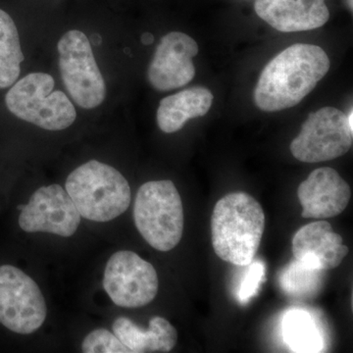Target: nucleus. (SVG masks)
Here are the masks:
<instances>
[{
	"label": "nucleus",
	"mask_w": 353,
	"mask_h": 353,
	"mask_svg": "<svg viewBox=\"0 0 353 353\" xmlns=\"http://www.w3.org/2000/svg\"><path fill=\"white\" fill-rule=\"evenodd\" d=\"M327 53L314 44L296 43L266 65L254 90V102L265 112L297 105L328 73Z\"/></svg>",
	"instance_id": "f257e3e1"
},
{
	"label": "nucleus",
	"mask_w": 353,
	"mask_h": 353,
	"mask_svg": "<svg viewBox=\"0 0 353 353\" xmlns=\"http://www.w3.org/2000/svg\"><path fill=\"white\" fill-rule=\"evenodd\" d=\"M265 229L263 208L245 192L227 194L211 216L213 250L228 263L248 266L255 259Z\"/></svg>",
	"instance_id": "f03ea898"
},
{
	"label": "nucleus",
	"mask_w": 353,
	"mask_h": 353,
	"mask_svg": "<svg viewBox=\"0 0 353 353\" xmlns=\"http://www.w3.org/2000/svg\"><path fill=\"white\" fill-rule=\"evenodd\" d=\"M65 188L81 217L94 222L112 221L126 212L131 204V188L125 176L97 160L72 172Z\"/></svg>",
	"instance_id": "7ed1b4c3"
},
{
	"label": "nucleus",
	"mask_w": 353,
	"mask_h": 353,
	"mask_svg": "<svg viewBox=\"0 0 353 353\" xmlns=\"http://www.w3.org/2000/svg\"><path fill=\"white\" fill-rule=\"evenodd\" d=\"M137 229L146 243L159 252H170L182 240V199L173 182L152 181L137 192L134 205Z\"/></svg>",
	"instance_id": "20e7f679"
},
{
	"label": "nucleus",
	"mask_w": 353,
	"mask_h": 353,
	"mask_svg": "<svg viewBox=\"0 0 353 353\" xmlns=\"http://www.w3.org/2000/svg\"><path fill=\"white\" fill-rule=\"evenodd\" d=\"M54 85L50 74H29L7 92V108L16 117L48 131L67 129L75 122V106L63 92L53 90Z\"/></svg>",
	"instance_id": "39448f33"
},
{
	"label": "nucleus",
	"mask_w": 353,
	"mask_h": 353,
	"mask_svg": "<svg viewBox=\"0 0 353 353\" xmlns=\"http://www.w3.org/2000/svg\"><path fill=\"white\" fill-rule=\"evenodd\" d=\"M62 81L79 106L92 109L105 99L106 85L90 41L83 32H65L57 44Z\"/></svg>",
	"instance_id": "423d86ee"
},
{
	"label": "nucleus",
	"mask_w": 353,
	"mask_h": 353,
	"mask_svg": "<svg viewBox=\"0 0 353 353\" xmlns=\"http://www.w3.org/2000/svg\"><path fill=\"white\" fill-rule=\"evenodd\" d=\"M353 128L347 115L334 108H323L309 114L299 136L290 143V152L305 163L329 161L350 152Z\"/></svg>",
	"instance_id": "0eeeda50"
},
{
	"label": "nucleus",
	"mask_w": 353,
	"mask_h": 353,
	"mask_svg": "<svg viewBox=\"0 0 353 353\" xmlns=\"http://www.w3.org/2000/svg\"><path fill=\"white\" fill-rule=\"evenodd\" d=\"M46 315L38 284L17 267L0 266V324L14 333L30 334L43 326Z\"/></svg>",
	"instance_id": "6e6552de"
},
{
	"label": "nucleus",
	"mask_w": 353,
	"mask_h": 353,
	"mask_svg": "<svg viewBox=\"0 0 353 353\" xmlns=\"http://www.w3.org/2000/svg\"><path fill=\"white\" fill-rule=\"evenodd\" d=\"M102 284L112 303L123 308L148 305L157 296L159 287L153 265L130 250L111 255Z\"/></svg>",
	"instance_id": "1a4fd4ad"
},
{
	"label": "nucleus",
	"mask_w": 353,
	"mask_h": 353,
	"mask_svg": "<svg viewBox=\"0 0 353 353\" xmlns=\"http://www.w3.org/2000/svg\"><path fill=\"white\" fill-rule=\"evenodd\" d=\"M81 224V215L66 190L57 183L39 188L19 216V226L27 233L44 232L69 238Z\"/></svg>",
	"instance_id": "9d476101"
},
{
	"label": "nucleus",
	"mask_w": 353,
	"mask_h": 353,
	"mask_svg": "<svg viewBox=\"0 0 353 353\" xmlns=\"http://www.w3.org/2000/svg\"><path fill=\"white\" fill-rule=\"evenodd\" d=\"M197 53L196 41L187 34L173 32L165 34L148 67L150 85L159 92L185 87L196 76L192 58Z\"/></svg>",
	"instance_id": "9b49d317"
},
{
	"label": "nucleus",
	"mask_w": 353,
	"mask_h": 353,
	"mask_svg": "<svg viewBox=\"0 0 353 353\" xmlns=\"http://www.w3.org/2000/svg\"><path fill=\"white\" fill-rule=\"evenodd\" d=\"M297 196L303 206L301 216L326 219L341 214L350 203V185L334 169L322 167L313 171L299 185Z\"/></svg>",
	"instance_id": "f8f14e48"
},
{
	"label": "nucleus",
	"mask_w": 353,
	"mask_h": 353,
	"mask_svg": "<svg viewBox=\"0 0 353 353\" xmlns=\"http://www.w3.org/2000/svg\"><path fill=\"white\" fill-rule=\"evenodd\" d=\"M294 259L314 270L327 271L340 266L348 254L343 238L330 223L317 221L299 229L292 239Z\"/></svg>",
	"instance_id": "ddd939ff"
},
{
	"label": "nucleus",
	"mask_w": 353,
	"mask_h": 353,
	"mask_svg": "<svg viewBox=\"0 0 353 353\" xmlns=\"http://www.w3.org/2000/svg\"><path fill=\"white\" fill-rule=\"evenodd\" d=\"M255 12L282 32L311 31L329 21L325 0H255Z\"/></svg>",
	"instance_id": "4468645a"
},
{
	"label": "nucleus",
	"mask_w": 353,
	"mask_h": 353,
	"mask_svg": "<svg viewBox=\"0 0 353 353\" xmlns=\"http://www.w3.org/2000/svg\"><path fill=\"white\" fill-rule=\"evenodd\" d=\"M112 331L132 353L169 352L175 347L178 333L168 320L154 316L148 329H141L126 317H118Z\"/></svg>",
	"instance_id": "2eb2a0df"
},
{
	"label": "nucleus",
	"mask_w": 353,
	"mask_h": 353,
	"mask_svg": "<svg viewBox=\"0 0 353 353\" xmlns=\"http://www.w3.org/2000/svg\"><path fill=\"white\" fill-rule=\"evenodd\" d=\"M212 92L208 88L194 87L165 97L157 110V124L162 132L180 131L185 123L206 115L212 105Z\"/></svg>",
	"instance_id": "dca6fc26"
},
{
	"label": "nucleus",
	"mask_w": 353,
	"mask_h": 353,
	"mask_svg": "<svg viewBox=\"0 0 353 353\" xmlns=\"http://www.w3.org/2000/svg\"><path fill=\"white\" fill-rule=\"evenodd\" d=\"M24 59L15 23L0 9V88L11 87L16 83Z\"/></svg>",
	"instance_id": "f3484780"
},
{
	"label": "nucleus",
	"mask_w": 353,
	"mask_h": 353,
	"mask_svg": "<svg viewBox=\"0 0 353 353\" xmlns=\"http://www.w3.org/2000/svg\"><path fill=\"white\" fill-rule=\"evenodd\" d=\"M283 334L292 352H320L324 343L311 315L301 309H292L283 320Z\"/></svg>",
	"instance_id": "a211bd4d"
},
{
	"label": "nucleus",
	"mask_w": 353,
	"mask_h": 353,
	"mask_svg": "<svg viewBox=\"0 0 353 353\" xmlns=\"http://www.w3.org/2000/svg\"><path fill=\"white\" fill-rule=\"evenodd\" d=\"M321 272L308 268L296 260L283 272L280 284L290 296L308 294L317 290Z\"/></svg>",
	"instance_id": "6ab92c4d"
},
{
	"label": "nucleus",
	"mask_w": 353,
	"mask_h": 353,
	"mask_svg": "<svg viewBox=\"0 0 353 353\" xmlns=\"http://www.w3.org/2000/svg\"><path fill=\"white\" fill-rule=\"evenodd\" d=\"M83 353H132L122 341L106 329H97L83 339Z\"/></svg>",
	"instance_id": "aec40b11"
},
{
	"label": "nucleus",
	"mask_w": 353,
	"mask_h": 353,
	"mask_svg": "<svg viewBox=\"0 0 353 353\" xmlns=\"http://www.w3.org/2000/svg\"><path fill=\"white\" fill-rule=\"evenodd\" d=\"M248 266V270H246L245 277L241 280L238 292L239 301L241 303H248L253 296H256L266 274L265 265L260 260H253Z\"/></svg>",
	"instance_id": "412c9836"
},
{
	"label": "nucleus",
	"mask_w": 353,
	"mask_h": 353,
	"mask_svg": "<svg viewBox=\"0 0 353 353\" xmlns=\"http://www.w3.org/2000/svg\"><path fill=\"white\" fill-rule=\"evenodd\" d=\"M153 41H154V38H153L152 34H150V32H145V34L141 36V43L145 44V46H150V44L153 43Z\"/></svg>",
	"instance_id": "4be33fe9"
},
{
	"label": "nucleus",
	"mask_w": 353,
	"mask_h": 353,
	"mask_svg": "<svg viewBox=\"0 0 353 353\" xmlns=\"http://www.w3.org/2000/svg\"><path fill=\"white\" fill-rule=\"evenodd\" d=\"M347 1L348 7H350V10H352V8H353V0H347Z\"/></svg>",
	"instance_id": "5701e85b"
}]
</instances>
